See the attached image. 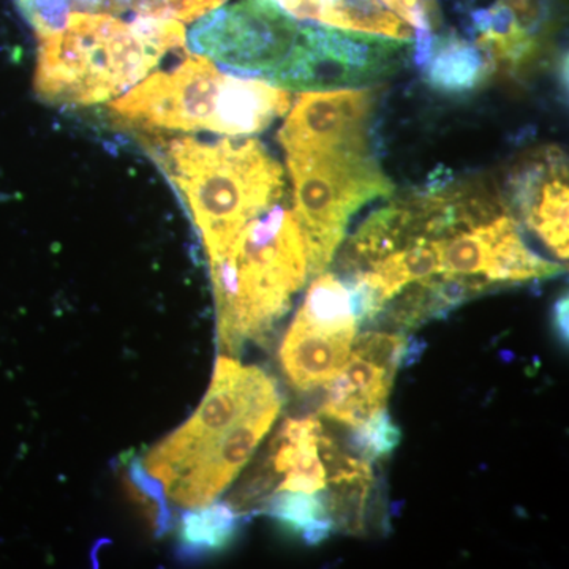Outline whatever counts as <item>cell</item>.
<instances>
[{"label":"cell","mask_w":569,"mask_h":569,"mask_svg":"<svg viewBox=\"0 0 569 569\" xmlns=\"http://www.w3.org/2000/svg\"><path fill=\"white\" fill-rule=\"evenodd\" d=\"M358 328L347 284L336 272L318 274L280 347L291 387L302 392L326 387L346 365Z\"/></svg>","instance_id":"9c48e42d"},{"label":"cell","mask_w":569,"mask_h":569,"mask_svg":"<svg viewBox=\"0 0 569 569\" xmlns=\"http://www.w3.org/2000/svg\"><path fill=\"white\" fill-rule=\"evenodd\" d=\"M239 516L230 503H209L187 511L179 523V553L182 559H200L219 552L233 541Z\"/></svg>","instance_id":"9a60e30c"},{"label":"cell","mask_w":569,"mask_h":569,"mask_svg":"<svg viewBox=\"0 0 569 569\" xmlns=\"http://www.w3.org/2000/svg\"><path fill=\"white\" fill-rule=\"evenodd\" d=\"M301 22L274 0H238L194 22L190 50L236 73L271 82L290 58Z\"/></svg>","instance_id":"ba28073f"},{"label":"cell","mask_w":569,"mask_h":569,"mask_svg":"<svg viewBox=\"0 0 569 569\" xmlns=\"http://www.w3.org/2000/svg\"><path fill=\"white\" fill-rule=\"evenodd\" d=\"M209 263L219 342L228 355H238L247 342H263L309 276L298 219L277 204L247 223Z\"/></svg>","instance_id":"3957f363"},{"label":"cell","mask_w":569,"mask_h":569,"mask_svg":"<svg viewBox=\"0 0 569 569\" xmlns=\"http://www.w3.org/2000/svg\"><path fill=\"white\" fill-rule=\"evenodd\" d=\"M421 343L407 336L369 331L355 337L346 365L326 387L321 413L332 421L355 427L385 410L397 372L410 366Z\"/></svg>","instance_id":"30bf717a"},{"label":"cell","mask_w":569,"mask_h":569,"mask_svg":"<svg viewBox=\"0 0 569 569\" xmlns=\"http://www.w3.org/2000/svg\"><path fill=\"white\" fill-rule=\"evenodd\" d=\"M381 2L411 26L415 37L433 36L440 22L437 0H381Z\"/></svg>","instance_id":"ffe728a7"},{"label":"cell","mask_w":569,"mask_h":569,"mask_svg":"<svg viewBox=\"0 0 569 569\" xmlns=\"http://www.w3.org/2000/svg\"><path fill=\"white\" fill-rule=\"evenodd\" d=\"M36 91L47 102L97 104L133 88L186 41L174 20L74 13L61 31L39 37Z\"/></svg>","instance_id":"7a4b0ae2"},{"label":"cell","mask_w":569,"mask_h":569,"mask_svg":"<svg viewBox=\"0 0 569 569\" xmlns=\"http://www.w3.org/2000/svg\"><path fill=\"white\" fill-rule=\"evenodd\" d=\"M507 203L560 260H568V163L559 148L529 153L508 176Z\"/></svg>","instance_id":"8fae6325"},{"label":"cell","mask_w":569,"mask_h":569,"mask_svg":"<svg viewBox=\"0 0 569 569\" xmlns=\"http://www.w3.org/2000/svg\"><path fill=\"white\" fill-rule=\"evenodd\" d=\"M325 429L320 419H287L274 440L269 445V459L250 479L249 488L242 490L236 507H244L253 497H261L274 489L277 477H283L277 485L279 490L293 492H323L328 486L326 467L321 459L320 441Z\"/></svg>","instance_id":"4fadbf2b"},{"label":"cell","mask_w":569,"mask_h":569,"mask_svg":"<svg viewBox=\"0 0 569 569\" xmlns=\"http://www.w3.org/2000/svg\"><path fill=\"white\" fill-rule=\"evenodd\" d=\"M263 512L283 529L299 535L309 546L320 545L335 531L325 496L320 492L279 490L266 500Z\"/></svg>","instance_id":"2e32d148"},{"label":"cell","mask_w":569,"mask_h":569,"mask_svg":"<svg viewBox=\"0 0 569 569\" xmlns=\"http://www.w3.org/2000/svg\"><path fill=\"white\" fill-rule=\"evenodd\" d=\"M419 67L433 91L458 96L477 91L488 80L496 63L473 41L445 33L433 36L429 54Z\"/></svg>","instance_id":"5bb4252c"},{"label":"cell","mask_w":569,"mask_h":569,"mask_svg":"<svg viewBox=\"0 0 569 569\" xmlns=\"http://www.w3.org/2000/svg\"><path fill=\"white\" fill-rule=\"evenodd\" d=\"M280 408L274 378L220 356L201 406L148 451L142 467L163 486L168 500L182 508L204 507L252 459Z\"/></svg>","instance_id":"6da1fadb"},{"label":"cell","mask_w":569,"mask_h":569,"mask_svg":"<svg viewBox=\"0 0 569 569\" xmlns=\"http://www.w3.org/2000/svg\"><path fill=\"white\" fill-rule=\"evenodd\" d=\"M373 110L370 88L305 92L279 132L280 144L287 153L370 144Z\"/></svg>","instance_id":"7c38bea8"},{"label":"cell","mask_w":569,"mask_h":569,"mask_svg":"<svg viewBox=\"0 0 569 569\" xmlns=\"http://www.w3.org/2000/svg\"><path fill=\"white\" fill-rule=\"evenodd\" d=\"M39 37L61 31L71 14L100 13V0H14Z\"/></svg>","instance_id":"e0dca14e"},{"label":"cell","mask_w":569,"mask_h":569,"mask_svg":"<svg viewBox=\"0 0 569 569\" xmlns=\"http://www.w3.org/2000/svg\"><path fill=\"white\" fill-rule=\"evenodd\" d=\"M290 104L291 93L284 89L224 74L197 56L151 74L112 102L111 110L146 129L204 130L239 138L263 132Z\"/></svg>","instance_id":"277c9868"},{"label":"cell","mask_w":569,"mask_h":569,"mask_svg":"<svg viewBox=\"0 0 569 569\" xmlns=\"http://www.w3.org/2000/svg\"><path fill=\"white\" fill-rule=\"evenodd\" d=\"M568 296L565 295L556 302L552 310L553 331L559 336V339L565 347L568 346Z\"/></svg>","instance_id":"44dd1931"},{"label":"cell","mask_w":569,"mask_h":569,"mask_svg":"<svg viewBox=\"0 0 569 569\" xmlns=\"http://www.w3.org/2000/svg\"><path fill=\"white\" fill-rule=\"evenodd\" d=\"M400 438H402V432H400L399 426L392 421L385 408L367 418L361 425L353 427L350 445L362 460L372 463L391 455L399 447Z\"/></svg>","instance_id":"ac0fdd59"},{"label":"cell","mask_w":569,"mask_h":569,"mask_svg":"<svg viewBox=\"0 0 569 569\" xmlns=\"http://www.w3.org/2000/svg\"><path fill=\"white\" fill-rule=\"evenodd\" d=\"M408 47V41L301 22L293 52L269 84L288 92L367 88L396 73Z\"/></svg>","instance_id":"52a82bcc"},{"label":"cell","mask_w":569,"mask_h":569,"mask_svg":"<svg viewBox=\"0 0 569 569\" xmlns=\"http://www.w3.org/2000/svg\"><path fill=\"white\" fill-rule=\"evenodd\" d=\"M511 11L515 20L519 22L531 39L538 41L542 48L548 47L553 32H556V0H498Z\"/></svg>","instance_id":"d6986e66"},{"label":"cell","mask_w":569,"mask_h":569,"mask_svg":"<svg viewBox=\"0 0 569 569\" xmlns=\"http://www.w3.org/2000/svg\"><path fill=\"white\" fill-rule=\"evenodd\" d=\"M167 168L192 211L209 257L222 252L236 234L282 200V167L260 141L203 142L176 138Z\"/></svg>","instance_id":"5b68a950"},{"label":"cell","mask_w":569,"mask_h":569,"mask_svg":"<svg viewBox=\"0 0 569 569\" xmlns=\"http://www.w3.org/2000/svg\"><path fill=\"white\" fill-rule=\"evenodd\" d=\"M287 167L309 276L317 277L335 260L351 217L370 201L389 197L395 186L370 144L287 153Z\"/></svg>","instance_id":"8992f818"}]
</instances>
